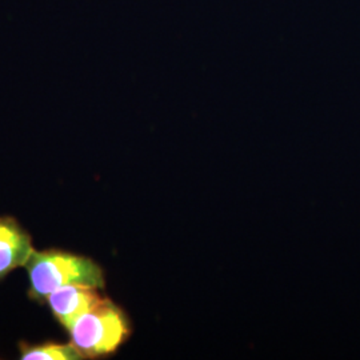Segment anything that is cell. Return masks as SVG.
Listing matches in <instances>:
<instances>
[{
	"instance_id": "obj_1",
	"label": "cell",
	"mask_w": 360,
	"mask_h": 360,
	"mask_svg": "<svg viewBox=\"0 0 360 360\" xmlns=\"http://www.w3.org/2000/svg\"><path fill=\"white\" fill-rule=\"evenodd\" d=\"M26 269L30 296L41 303L55 290L70 284L104 287L103 271L92 259L65 251H34Z\"/></svg>"
},
{
	"instance_id": "obj_2",
	"label": "cell",
	"mask_w": 360,
	"mask_h": 360,
	"mask_svg": "<svg viewBox=\"0 0 360 360\" xmlns=\"http://www.w3.org/2000/svg\"><path fill=\"white\" fill-rule=\"evenodd\" d=\"M68 333L71 343L83 358H99L114 354L129 339L131 328L126 314L104 299L77 318Z\"/></svg>"
},
{
	"instance_id": "obj_3",
	"label": "cell",
	"mask_w": 360,
	"mask_h": 360,
	"mask_svg": "<svg viewBox=\"0 0 360 360\" xmlns=\"http://www.w3.org/2000/svg\"><path fill=\"white\" fill-rule=\"evenodd\" d=\"M104 299L96 287L70 284L55 290L47 296L44 303L49 304L56 321L68 330L77 318L98 306Z\"/></svg>"
},
{
	"instance_id": "obj_4",
	"label": "cell",
	"mask_w": 360,
	"mask_h": 360,
	"mask_svg": "<svg viewBox=\"0 0 360 360\" xmlns=\"http://www.w3.org/2000/svg\"><path fill=\"white\" fill-rule=\"evenodd\" d=\"M34 251L31 236L15 219L0 218V279L26 266Z\"/></svg>"
},
{
	"instance_id": "obj_5",
	"label": "cell",
	"mask_w": 360,
	"mask_h": 360,
	"mask_svg": "<svg viewBox=\"0 0 360 360\" xmlns=\"http://www.w3.org/2000/svg\"><path fill=\"white\" fill-rule=\"evenodd\" d=\"M23 360H77L83 359L80 352L72 343H41V345H20Z\"/></svg>"
}]
</instances>
